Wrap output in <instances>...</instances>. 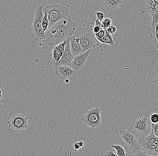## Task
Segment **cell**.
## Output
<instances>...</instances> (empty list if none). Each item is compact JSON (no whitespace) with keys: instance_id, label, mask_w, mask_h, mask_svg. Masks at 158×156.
Here are the masks:
<instances>
[{"instance_id":"cell-18","label":"cell","mask_w":158,"mask_h":156,"mask_svg":"<svg viewBox=\"0 0 158 156\" xmlns=\"http://www.w3.org/2000/svg\"><path fill=\"white\" fill-rule=\"evenodd\" d=\"M7 91L5 89L3 85L2 81H0V103H4L8 101L7 97Z\"/></svg>"},{"instance_id":"cell-31","label":"cell","mask_w":158,"mask_h":156,"mask_svg":"<svg viewBox=\"0 0 158 156\" xmlns=\"http://www.w3.org/2000/svg\"><path fill=\"white\" fill-rule=\"evenodd\" d=\"M105 155L106 156H116V154L114 153V151L113 150H111L109 151H107Z\"/></svg>"},{"instance_id":"cell-15","label":"cell","mask_w":158,"mask_h":156,"mask_svg":"<svg viewBox=\"0 0 158 156\" xmlns=\"http://www.w3.org/2000/svg\"><path fill=\"white\" fill-rule=\"evenodd\" d=\"M146 8L150 15L158 13V0H146Z\"/></svg>"},{"instance_id":"cell-21","label":"cell","mask_w":158,"mask_h":156,"mask_svg":"<svg viewBox=\"0 0 158 156\" xmlns=\"http://www.w3.org/2000/svg\"><path fill=\"white\" fill-rule=\"evenodd\" d=\"M41 25H42V30L44 32H45V31L47 30L49 27V22H48L47 16L45 15L44 14V16L42 19Z\"/></svg>"},{"instance_id":"cell-9","label":"cell","mask_w":158,"mask_h":156,"mask_svg":"<svg viewBox=\"0 0 158 156\" xmlns=\"http://www.w3.org/2000/svg\"><path fill=\"white\" fill-rule=\"evenodd\" d=\"M54 67L56 75L66 83L73 80L76 77L77 71L73 70L70 66L59 65Z\"/></svg>"},{"instance_id":"cell-1","label":"cell","mask_w":158,"mask_h":156,"mask_svg":"<svg viewBox=\"0 0 158 156\" xmlns=\"http://www.w3.org/2000/svg\"><path fill=\"white\" fill-rule=\"evenodd\" d=\"M77 29L76 23L70 15L58 21L44 32V42L47 45L53 46L64 41L73 35Z\"/></svg>"},{"instance_id":"cell-2","label":"cell","mask_w":158,"mask_h":156,"mask_svg":"<svg viewBox=\"0 0 158 156\" xmlns=\"http://www.w3.org/2000/svg\"><path fill=\"white\" fill-rule=\"evenodd\" d=\"M43 12L48 18L49 28L58 21L69 15L70 7L66 3L61 4L46 5L43 8Z\"/></svg>"},{"instance_id":"cell-3","label":"cell","mask_w":158,"mask_h":156,"mask_svg":"<svg viewBox=\"0 0 158 156\" xmlns=\"http://www.w3.org/2000/svg\"><path fill=\"white\" fill-rule=\"evenodd\" d=\"M138 142L143 150L147 156H157L158 153V137L153 133L149 136H143L138 138Z\"/></svg>"},{"instance_id":"cell-7","label":"cell","mask_w":158,"mask_h":156,"mask_svg":"<svg viewBox=\"0 0 158 156\" xmlns=\"http://www.w3.org/2000/svg\"><path fill=\"white\" fill-rule=\"evenodd\" d=\"M76 35L78 37L79 42L84 52L93 49L98 45L96 41L94 34L90 32L79 31Z\"/></svg>"},{"instance_id":"cell-32","label":"cell","mask_w":158,"mask_h":156,"mask_svg":"<svg viewBox=\"0 0 158 156\" xmlns=\"http://www.w3.org/2000/svg\"><path fill=\"white\" fill-rule=\"evenodd\" d=\"M134 156H147L146 154V153L142 150L139 151V152H137V153H135L134 154Z\"/></svg>"},{"instance_id":"cell-36","label":"cell","mask_w":158,"mask_h":156,"mask_svg":"<svg viewBox=\"0 0 158 156\" xmlns=\"http://www.w3.org/2000/svg\"><path fill=\"white\" fill-rule=\"evenodd\" d=\"M3 23H2L0 22V27L2 25Z\"/></svg>"},{"instance_id":"cell-33","label":"cell","mask_w":158,"mask_h":156,"mask_svg":"<svg viewBox=\"0 0 158 156\" xmlns=\"http://www.w3.org/2000/svg\"><path fill=\"white\" fill-rule=\"evenodd\" d=\"M73 147L75 150H80L81 149V147H80V145H79L78 142H76L75 144H74Z\"/></svg>"},{"instance_id":"cell-8","label":"cell","mask_w":158,"mask_h":156,"mask_svg":"<svg viewBox=\"0 0 158 156\" xmlns=\"http://www.w3.org/2000/svg\"><path fill=\"white\" fill-rule=\"evenodd\" d=\"M119 134L122 140L133 154L143 150L133 131L120 130Z\"/></svg>"},{"instance_id":"cell-13","label":"cell","mask_w":158,"mask_h":156,"mask_svg":"<svg viewBox=\"0 0 158 156\" xmlns=\"http://www.w3.org/2000/svg\"><path fill=\"white\" fill-rule=\"evenodd\" d=\"M70 47L71 52L74 56H78L84 52L79 42L78 37L76 35L70 36Z\"/></svg>"},{"instance_id":"cell-14","label":"cell","mask_w":158,"mask_h":156,"mask_svg":"<svg viewBox=\"0 0 158 156\" xmlns=\"http://www.w3.org/2000/svg\"><path fill=\"white\" fill-rule=\"evenodd\" d=\"M66 40H64L59 44L53 45L52 50V63H56L59 62L62 57L65 49Z\"/></svg>"},{"instance_id":"cell-6","label":"cell","mask_w":158,"mask_h":156,"mask_svg":"<svg viewBox=\"0 0 158 156\" xmlns=\"http://www.w3.org/2000/svg\"><path fill=\"white\" fill-rule=\"evenodd\" d=\"M43 7L42 6L37 7L35 9L34 17L32 20L31 30L33 32L36 40H44L45 38L44 32L42 30V19L44 16L43 12Z\"/></svg>"},{"instance_id":"cell-23","label":"cell","mask_w":158,"mask_h":156,"mask_svg":"<svg viewBox=\"0 0 158 156\" xmlns=\"http://www.w3.org/2000/svg\"><path fill=\"white\" fill-rule=\"evenodd\" d=\"M106 30V29H105V28H102L98 32L94 34L96 39L99 40L103 38L105 35Z\"/></svg>"},{"instance_id":"cell-28","label":"cell","mask_w":158,"mask_h":156,"mask_svg":"<svg viewBox=\"0 0 158 156\" xmlns=\"http://www.w3.org/2000/svg\"><path fill=\"white\" fill-rule=\"evenodd\" d=\"M150 121L152 123H157L158 122V115L156 113H152L150 116Z\"/></svg>"},{"instance_id":"cell-11","label":"cell","mask_w":158,"mask_h":156,"mask_svg":"<svg viewBox=\"0 0 158 156\" xmlns=\"http://www.w3.org/2000/svg\"><path fill=\"white\" fill-rule=\"evenodd\" d=\"M92 50V49H89L78 56H74L73 61L71 62L70 67L76 71L83 69Z\"/></svg>"},{"instance_id":"cell-26","label":"cell","mask_w":158,"mask_h":156,"mask_svg":"<svg viewBox=\"0 0 158 156\" xmlns=\"http://www.w3.org/2000/svg\"><path fill=\"white\" fill-rule=\"evenodd\" d=\"M107 32L110 35L114 34L117 31V27L115 26L111 25L106 29Z\"/></svg>"},{"instance_id":"cell-25","label":"cell","mask_w":158,"mask_h":156,"mask_svg":"<svg viewBox=\"0 0 158 156\" xmlns=\"http://www.w3.org/2000/svg\"><path fill=\"white\" fill-rule=\"evenodd\" d=\"M151 131L152 133L155 135V136L158 137V124L157 123H152L151 125Z\"/></svg>"},{"instance_id":"cell-24","label":"cell","mask_w":158,"mask_h":156,"mask_svg":"<svg viewBox=\"0 0 158 156\" xmlns=\"http://www.w3.org/2000/svg\"><path fill=\"white\" fill-rule=\"evenodd\" d=\"M102 26V28L106 29L112 24V20L110 18H106L101 22Z\"/></svg>"},{"instance_id":"cell-4","label":"cell","mask_w":158,"mask_h":156,"mask_svg":"<svg viewBox=\"0 0 158 156\" xmlns=\"http://www.w3.org/2000/svg\"><path fill=\"white\" fill-rule=\"evenodd\" d=\"M101 110L99 107L89 109L86 112L81 120L85 124L94 131L101 126L102 120L101 116Z\"/></svg>"},{"instance_id":"cell-30","label":"cell","mask_w":158,"mask_h":156,"mask_svg":"<svg viewBox=\"0 0 158 156\" xmlns=\"http://www.w3.org/2000/svg\"><path fill=\"white\" fill-rule=\"evenodd\" d=\"M95 14L96 15L97 19L101 22L104 17V14L103 13L99 11L96 12Z\"/></svg>"},{"instance_id":"cell-20","label":"cell","mask_w":158,"mask_h":156,"mask_svg":"<svg viewBox=\"0 0 158 156\" xmlns=\"http://www.w3.org/2000/svg\"><path fill=\"white\" fill-rule=\"evenodd\" d=\"M112 148L116 150V156H126V152L125 150L122 146L120 145H112Z\"/></svg>"},{"instance_id":"cell-5","label":"cell","mask_w":158,"mask_h":156,"mask_svg":"<svg viewBox=\"0 0 158 156\" xmlns=\"http://www.w3.org/2000/svg\"><path fill=\"white\" fill-rule=\"evenodd\" d=\"M28 117L22 114L13 115L7 121L8 130L10 132L22 133L28 127Z\"/></svg>"},{"instance_id":"cell-34","label":"cell","mask_w":158,"mask_h":156,"mask_svg":"<svg viewBox=\"0 0 158 156\" xmlns=\"http://www.w3.org/2000/svg\"><path fill=\"white\" fill-rule=\"evenodd\" d=\"M79 145H80V147L81 148H82L84 145V144L83 142L82 141H80L78 142Z\"/></svg>"},{"instance_id":"cell-12","label":"cell","mask_w":158,"mask_h":156,"mask_svg":"<svg viewBox=\"0 0 158 156\" xmlns=\"http://www.w3.org/2000/svg\"><path fill=\"white\" fill-rule=\"evenodd\" d=\"M150 121L147 117H142L136 120L133 125V128L137 132L143 136H147L150 130Z\"/></svg>"},{"instance_id":"cell-27","label":"cell","mask_w":158,"mask_h":156,"mask_svg":"<svg viewBox=\"0 0 158 156\" xmlns=\"http://www.w3.org/2000/svg\"><path fill=\"white\" fill-rule=\"evenodd\" d=\"M152 23H151V25H152V26L158 24V13L152 15Z\"/></svg>"},{"instance_id":"cell-29","label":"cell","mask_w":158,"mask_h":156,"mask_svg":"<svg viewBox=\"0 0 158 156\" xmlns=\"http://www.w3.org/2000/svg\"><path fill=\"white\" fill-rule=\"evenodd\" d=\"M118 8H123L125 5L126 0H114Z\"/></svg>"},{"instance_id":"cell-22","label":"cell","mask_w":158,"mask_h":156,"mask_svg":"<svg viewBox=\"0 0 158 156\" xmlns=\"http://www.w3.org/2000/svg\"><path fill=\"white\" fill-rule=\"evenodd\" d=\"M95 24L94 27L93 29V31L94 34L98 32L102 28L101 22L98 20L97 19H95Z\"/></svg>"},{"instance_id":"cell-10","label":"cell","mask_w":158,"mask_h":156,"mask_svg":"<svg viewBox=\"0 0 158 156\" xmlns=\"http://www.w3.org/2000/svg\"><path fill=\"white\" fill-rule=\"evenodd\" d=\"M66 40V43L64 53L59 62L56 63H52L54 67L59 65H71V62L73 61L74 56L70 50V37H68Z\"/></svg>"},{"instance_id":"cell-35","label":"cell","mask_w":158,"mask_h":156,"mask_svg":"<svg viewBox=\"0 0 158 156\" xmlns=\"http://www.w3.org/2000/svg\"><path fill=\"white\" fill-rule=\"evenodd\" d=\"M3 103H0V110L3 108Z\"/></svg>"},{"instance_id":"cell-17","label":"cell","mask_w":158,"mask_h":156,"mask_svg":"<svg viewBox=\"0 0 158 156\" xmlns=\"http://www.w3.org/2000/svg\"><path fill=\"white\" fill-rule=\"evenodd\" d=\"M98 41L101 43L109 45L112 46H114V44H115L112 36L109 34L106 30V33L104 36Z\"/></svg>"},{"instance_id":"cell-16","label":"cell","mask_w":158,"mask_h":156,"mask_svg":"<svg viewBox=\"0 0 158 156\" xmlns=\"http://www.w3.org/2000/svg\"><path fill=\"white\" fill-rule=\"evenodd\" d=\"M107 11L112 12L118 8L114 0H102Z\"/></svg>"},{"instance_id":"cell-19","label":"cell","mask_w":158,"mask_h":156,"mask_svg":"<svg viewBox=\"0 0 158 156\" xmlns=\"http://www.w3.org/2000/svg\"><path fill=\"white\" fill-rule=\"evenodd\" d=\"M158 24L152 26V31L151 34V37L154 40L155 46L157 50L158 49Z\"/></svg>"}]
</instances>
